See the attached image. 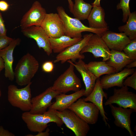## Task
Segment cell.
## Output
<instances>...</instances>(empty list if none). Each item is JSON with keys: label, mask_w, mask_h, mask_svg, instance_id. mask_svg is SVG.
Returning <instances> with one entry per match:
<instances>
[{"label": "cell", "mask_w": 136, "mask_h": 136, "mask_svg": "<svg viewBox=\"0 0 136 136\" xmlns=\"http://www.w3.org/2000/svg\"><path fill=\"white\" fill-rule=\"evenodd\" d=\"M32 82L24 88H19L14 85L8 87V99L13 106L22 111L29 112L31 107V94L30 86Z\"/></svg>", "instance_id": "4"}, {"label": "cell", "mask_w": 136, "mask_h": 136, "mask_svg": "<svg viewBox=\"0 0 136 136\" xmlns=\"http://www.w3.org/2000/svg\"><path fill=\"white\" fill-rule=\"evenodd\" d=\"M128 89V87L125 86L114 88L113 95L107 99L105 105L116 104L119 107L131 108L136 112V94Z\"/></svg>", "instance_id": "8"}, {"label": "cell", "mask_w": 136, "mask_h": 136, "mask_svg": "<svg viewBox=\"0 0 136 136\" xmlns=\"http://www.w3.org/2000/svg\"><path fill=\"white\" fill-rule=\"evenodd\" d=\"M50 129L48 128H47L45 131H41L38 132V133L35 136H48L49 135Z\"/></svg>", "instance_id": "36"}, {"label": "cell", "mask_w": 136, "mask_h": 136, "mask_svg": "<svg viewBox=\"0 0 136 136\" xmlns=\"http://www.w3.org/2000/svg\"><path fill=\"white\" fill-rule=\"evenodd\" d=\"M4 64L3 59L0 56V68L2 70L4 69Z\"/></svg>", "instance_id": "40"}, {"label": "cell", "mask_w": 136, "mask_h": 136, "mask_svg": "<svg viewBox=\"0 0 136 136\" xmlns=\"http://www.w3.org/2000/svg\"><path fill=\"white\" fill-rule=\"evenodd\" d=\"M42 68L44 72L47 73H50L53 71L54 68V65L52 61H46L43 64Z\"/></svg>", "instance_id": "32"}, {"label": "cell", "mask_w": 136, "mask_h": 136, "mask_svg": "<svg viewBox=\"0 0 136 136\" xmlns=\"http://www.w3.org/2000/svg\"><path fill=\"white\" fill-rule=\"evenodd\" d=\"M15 135L8 130L5 129L3 126H0V136H14Z\"/></svg>", "instance_id": "35"}, {"label": "cell", "mask_w": 136, "mask_h": 136, "mask_svg": "<svg viewBox=\"0 0 136 136\" xmlns=\"http://www.w3.org/2000/svg\"><path fill=\"white\" fill-rule=\"evenodd\" d=\"M21 118L30 131L39 132L44 131L51 122L55 123L60 127L63 123L61 119L56 115L54 110L49 109L42 114H32L29 112H25L22 115Z\"/></svg>", "instance_id": "2"}, {"label": "cell", "mask_w": 136, "mask_h": 136, "mask_svg": "<svg viewBox=\"0 0 136 136\" xmlns=\"http://www.w3.org/2000/svg\"><path fill=\"white\" fill-rule=\"evenodd\" d=\"M85 89H82L70 94L61 93L56 97L55 101L49 107V109L62 111L67 108L82 96H84Z\"/></svg>", "instance_id": "21"}, {"label": "cell", "mask_w": 136, "mask_h": 136, "mask_svg": "<svg viewBox=\"0 0 136 136\" xmlns=\"http://www.w3.org/2000/svg\"><path fill=\"white\" fill-rule=\"evenodd\" d=\"M114 121V123L117 127L126 129L131 136L134 135V133L131 128V116L136 111L129 108H124L114 106L112 104L109 105Z\"/></svg>", "instance_id": "15"}, {"label": "cell", "mask_w": 136, "mask_h": 136, "mask_svg": "<svg viewBox=\"0 0 136 136\" xmlns=\"http://www.w3.org/2000/svg\"><path fill=\"white\" fill-rule=\"evenodd\" d=\"M10 5L6 1H0V11L5 12L8 9Z\"/></svg>", "instance_id": "34"}, {"label": "cell", "mask_w": 136, "mask_h": 136, "mask_svg": "<svg viewBox=\"0 0 136 136\" xmlns=\"http://www.w3.org/2000/svg\"><path fill=\"white\" fill-rule=\"evenodd\" d=\"M40 26L49 38H57L64 35V24L58 13H47Z\"/></svg>", "instance_id": "12"}, {"label": "cell", "mask_w": 136, "mask_h": 136, "mask_svg": "<svg viewBox=\"0 0 136 136\" xmlns=\"http://www.w3.org/2000/svg\"><path fill=\"white\" fill-rule=\"evenodd\" d=\"M101 37L110 49L122 51L131 40L124 33H117L108 30Z\"/></svg>", "instance_id": "18"}, {"label": "cell", "mask_w": 136, "mask_h": 136, "mask_svg": "<svg viewBox=\"0 0 136 136\" xmlns=\"http://www.w3.org/2000/svg\"><path fill=\"white\" fill-rule=\"evenodd\" d=\"M132 61L123 52L111 50L109 58L106 62L115 69L116 73H117Z\"/></svg>", "instance_id": "22"}, {"label": "cell", "mask_w": 136, "mask_h": 136, "mask_svg": "<svg viewBox=\"0 0 136 136\" xmlns=\"http://www.w3.org/2000/svg\"><path fill=\"white\" fill-rule=\"evenodd\" d=\"M21 41L19 38H14L8 46L0 51V56L4 62L5 76L11 81H13L15 79L13 67V52L15 48L19 44Z\"/></svg>", "instance_id": "16"}, {"label": "cell", "mask_w": 136, "mask_h": 136, "mask_svg": "<svg viewBox=\"0 0 136 136\" xmlns=\"http://www.w3.org/2000/svg\"><path fill=\"white\" fill-rule=\"evenodd\" d=\"M56 9L64 24V35L71 38H81L82 32L85 31L91 32L101 36L105 32L109 30L108 28L96 29L88 27L80 20L69 16L62 6H58Z\"/></svg>", "instance_id": "1"}, {"label": "cell", "mask_w": 136, "mask_h": 136, "mask_svg": "<svg viewBox=\"0 0 136 136\" xmlns=\"http://www.w3.org/2000/svg\"><path fill=\"white\" fill-rule=\"evenodd\" d=\"M92 7L84 0H75L73 14L75 18L80 20L87 19Z\"/></svg>", "instance_id": "26"}, {"label": "cell", "mask_w": 136, "mask_h": 136, "mask_svg": "<svg viewBox=\"0 0 136 136\" xmlns=\"http://www.w3.org/2000/svg\"><path fill=\"white\" fill-rule=\"evenodd\" d=\"M47 13L41 3L38 1H35L21 20V29L32 26H40Z\"/></svg>", "instance_id": "13"}, {"label": "cell", "mask_w": 136, "mask_h": 136, "mask_svg": "<svg viewBox=\"0 0 136 136\" xmlns=\"http://www.w3.org/2000/svg\"><path fill=\"white\" fill-rule=\"evenodd\" d=\"M124 86L129 87L136 90V70L127 78L123 83Z\"/></svg>", "instance_id": "30"}, {"label": "cell", "mask_w": 136, "mask_h": 136, "mask_svg": "<svg viewBox=\"0 0 136 136\" xmlns=\"http://www.w3.org/2000/svg\"><path fill=\"white\" fill-rule=\"evenodd\" d=\"M66 126L76 136H86L90 129L89 124L81 119L73 111L68 109L62 111L54 110Z\"/></svg>", "instance_id": "6"}, {"label": "cell", "mask_w": 136, "mask_h": 136, "mask_svg": "<svg viewBox=\"0 0 136 136\" xmlns=\"http://www.w3.org/2000/svg\"><path fill=\"white\" fill-rule=\"evenodd\" d=\"M136 66V60L133 61L127 64L125 66L126 68L131 69Z\"/></svg>", "instance_id": "37"}, {"label": "cell", "mask_w": 136, "mask_h": 136, "mask_svg": "<svg viewBox=\"0 0 136 136\" xmlns=\"http://www.w3.org/2000/svg\"><path fill=\"white\" fill-rule=\"evenodd\" d=\"M101 0H94V2L91 4L93 6H95L97 7L101 6L100 2Z\"/></svg>", "instance_id": "39"}, {"label": "cell", "mask_w": 136, "mask_h": 136, "mask_svg": "<svg viewBox=\"0 0 136 136\" xmlns=\"http://www.w3.org/2000/svg\"><path fill=\"white\" fill-rule=\"evenodd\" d=\"M2 70V69L0 68V74L1 71ZM2 95L1 91L0 89V98L1 97Z\"/></svg>", "instance_id": "41"}, {"label": "cell", "mask_w": 136, "mask_h": 136, "mask_svg": "<svg viewBox=\"0 0 136 136\" xmlns=\"http://www.w3.org/2000/svg\"><path fill=\"white\" fill-rule=\"evenodd\" d=\"M125 24L118 27L119 31L123 32L131 40L136 39V12L131 13Z\"/></svg>", "instance_id": "27"}, {"label": "cell", "mask_w": 136, "mask_h": 136, "mask_svg": "<svg viewBox=\"0 0 136 136\" xmlns=\"http://www.w3.org/2000/svg\"><path fill=\"white\" fill-rule=\"evenodd\" d=\"M130 0H120L119 3L116 6L117 10L121 9L123 12L122 21L126 22L131 13L130 11L129 3Z\"/></svg>", "instance_id": "28"}, {"label": "cell", "mask_w": 136, "mask_h": 136, "mask_svg": "<svg viewBox=\"0 0 136 136\" xmlns=\"http://www.w3.org/2000/svg\"><path fill=\"white\" fill-rule=\"evenodd\" d=\"M13 39L7 35L0 36V51L8 46Z\"/></svg>", "instance_id": "31"}, {"label": "cell", "mask_w": 136, "mask_h": 136, "mask_svg": "<svg viewBox=\"0 0 136 136\" xmlns=\"http://www.w3.org/2000/svg\"><path fill=\"white\" fill-rule=\"evenodd\" d=\"M21 31L26 37L35 40L39 48H42L48 56L52 53L49 38L40 26H30L21 29Z\"/></svg>", "instance_id": "14"}, {"label": "cell", "mask_w": 136, "mask_h": 136, "mask_svg": "<svg viewBox=\"0 0 136 136\" xmlns=\"http://www.w3.org/2000/svg\"><path fill=\"white\" fill-rule=\"evenodd\" d=\"M87 69L97 78L104 74L109 75L116 73L115 69L108 65L106 61H92L85 64Z\"/></svg>", "instance_id": "25"}, {"label": "cell", "mask_w": 136, "mask_h": 136, "mask_svg": "<svg viewBox=\"0 0 136 136\" xmlns=\"http://www.w3.org/2000/svg\"><path fill=\"white\" fill-rule=\"evenodd\" d=\"M93 34L91 33L84 35L81 41L59 53L53 61L54 63L60 62L61 64H63L69 60L74 62L77 59H84L85 57L84 55L80 54V52L87 44L89 39Z\"/></svg>", "instance_id": "9"}, {"label": "cell", "mask_w": 136, "mask_h": 136, "mask_svg": "<svg viewBox=\"0 0 136 136\" xmlns=\"http://www.w3.org/2000/svg\"><path fill=\"white\" fill-rule=\"evenodd\" d=\"M67 109L73 111L89 124H95L98 121L99 112V109L94 104L87 103L83 98L78 99Z\"/></svg>", "instance_id": "7"}, {"label": "cell", "mask_w": 136, "mask_h": 136, "mask_svg": "<svg viewBox=\"0 0 136 136\" xmlns=\"http://www.w3.org/2000/svg\"><path fill=\"white\" fill-rule=\"evenodd\" d=\"M71 61L81 76L85 87L84 96L87 97L93 90L97 78L87 69L86 63L82 59H79L78 61L74 62Z\"/></svg>", "instance_id": "20"}, {"label": "cell", "mask_w": 136, "mask_h": 136, "mask_svg": "<svg viewBox=\"0 0 136 136\" xmlns=\"http://www.w3.org/2000/svg\"><path fill=\"white\" fill-rule=\"evenodd\" d=\"M5 21L0 11V36L6 35L7 29L6 28Z\"/></svg>", "instance_id": "33"}, {"label": "cell", "mask_w": 136, "mask_h": 136, "mask_svg": "<svg viewBox=\"0 0 136 136\" xmlns=\"http://www.w3.org/2000/svg\"><path fill=\"white\" fill-rule=\"evenodd\" d=\"M60 93L54 90L52 86L48 87L41 93L31 98V107L29 112L35 114L44 113L53 104L52 99Z\"/></svg>", "instance_id": "10"}, {"label": "cell", "mask_w": 136, "mask_h": 136, "mask_svg": "<svg viewBox=\"0 0 136 136\" xmlns=\"http://www.w3.org/2000/svg\"><path fill=\"white\" fill-rule=\"evenodd\" d=\"M39 67L38 61L27 53L19 60L14 71L16 83L20 86L26 85L31 82Z\"/></svg>", "instance_id": "3"}, {"label": "cell", "mask_w": 136, "mask_h": 136, "mask_svg": "<svg viewBox=\"0 0 136 136\" xmlns=\"http://www.w3.org/2000/svg\"><path fill=\"white\" fill-rule=\"evenodd\" d=\"M68 4L69 7L70 12L72 14L73 13V8L74 3L72 0H67Z\"/></svg>", "instance_id": "38"}, {"label": "cell", "mask_w": 136, "mask_h": 136, "mask_svg": "<svg viewBox=\"0 0 136 136\" xmlns=\"http://www.w3.org/2000/svg\"><path fill=\"white\" fill-rule=\"evenodd\" d=\"M124 53L133 61L136 60V39L131 40L124 48Z\"/></svg>", "instance_id": "29"}, {"label": "cell", "mask_w": 136, "mask_h": 136, "mask_svg": "<svg viewBox=\"0 0 136 136\" xmlns=\"http://www.w3.org/2000/svg\"><path fill=\"white\" fill-rule=\"evenodd\" d=\"M90 14L87 19L89 27L96 29L109 28L105 20V12L101 6H92Z\"/></svg>", "instance_id": "23"}, {"label": "cell", "mask_w": 136, "mask_h": 136, "mask_svg": "<svg viewBox=\"0 0 136 136\" xmlns=\"http://www.w3.org/2000/svg\"><path fill=\"white\" fill-rule=\"evenodd\" d=\"M68 68L54 81L53 89L60 93H65L71 91L76 92L80 90L81 82L74 71V67L71 60Z\"/></svg>", "instance_id": "5"}, {"label": "cell", "mask_w": 136, "mask_h": 136, "mask_svg": "<svg viewBox=\"0 0 136 136\" xmlns=\"http://www.w3.org/2000/svg\"><path fill=\"white\" fill-rule=\"evenodd\" d=\"M135 71L134 69L126 68L119 72L107 75L100 79V84L103 89H105L115 86L121 87L124 86V80Z\"/></svg>", "instance_id": "19"}, {"label": "cell", "mask_w": 136, "mask_h": 136, "mask_svg": "<svg viewBox=\"0 0 136 136\" xmlns=\"http://www.w3.org/2000/svg\"><path fill=\"white\" fill-rule=\"evenodd\" d=\"M91 53L95 58L101 57L103 61H106L109 58L110 51L102 39L101 36L93 34L87 44L83 48L80 53Z\"/></svg>", "instance_id": "11"}, {"label": "cell", "mask_w": 136, "mask_h": 136, "mask_svg": "<svg viewBox=\"0 0 136 136\" xmlns=\"http://www.w3.org/2000/svg\"><path fill=\"white\" fill-rule=\"evenodd\" d=\"M104 97L107 99L108 95L104 91L100 84V79L98 78L96 79L95 87L91 93L83 99L85 101H90L96 106L99 110L106 125L110 127V126L107 122L108 118L106 115V113L104 108L103 99Z\"/></svg>", "instance_id": "17"}, {"label": "cell", "mask_w": 136, "mask_h": 136, "mask_svg": "<svg viewBox=\"0 0 136 136\" xmlns=\"http://www.w3.org/2000/svg\"><path fill=\"white\" fill-rule=\"evenodd\" d=\"M82 38H72L65 35L57 38H49L51 47L55 53H59L68 47L75 44Z\"/></svg>", "instance_id": "24"}]
</instances>
